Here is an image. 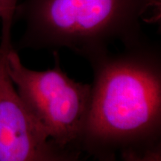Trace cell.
Masks as SVG:
<instances>
[{"instance_id":"8","label":"cell","mask_w":161,"mask_h":161,"mask_svg":"<svg viewBox=\"0 0 161 161\" xmlns=\"http://www.w3.org/2000/svg\"><path fill=\"white\" fill-rule=\"evenodd\" d=\"M155 3L159 8H161V0H155Z\"/></svg>"},{"instance_id":"7","label":"cell","mask_w":161,"mask_h":161,"mask_svg":"<svg viewBox=\"0 0 161 161\" xmlns=\"http://www.w3.org/2000/svg\"><path fill=\"white\" fill-rule=\"evenodd\" d=\"M3 12V3L2 0H0V17H1L2 14Z\"/></svg>"},{"instance_id":"4","label":"cell","mask_w":161,"mask_h":161,"mask_svg":"<svg viewBox=\"0 0 161 161\" xmlns=\"http://www.w3.org/2000/svg\"><path fill=\"white\" fill-rule=\"evenodd\" d=\"M0 40V161H44L53 143L20 98L7 72L14 12L4 11Z\"/></svg>"},{"instance_id":"5","label":"cell","mask_w":161,"mask_h":161,"mask_svg":"<svg viewBox=\"0 0 161 161\" xmlns=\"http://www.w3.org/2000/svg\"><path fill=\"white\" fill-rule=\"evenodd\" d=\"M123 161H161L160 144L143 149H127L122 152Z\"/></svg>"},{"instance_id":"6","label":"cell","mask_w":161,"mask_h":161,"mask_svg":"<svg viewBox=\"0 0 161 161\" xmlns=\"http://www.w3.org/2000/svg\"><path fill=\"white\" fill-rule=\"evenodd\" d=\"M64 148H60L53 144L52 150L50 151L49 154H48L47 158L44 161H80L75 157L69 155L67 153L64 152ZM102 161H114L111 158L104 159Z\"/></svg>"},{"instance_id":"1","label":"cell","mask_w":161,"mask_h":161,"mask_svg":"<svg viewBox=\"0 0 161 161\" xmlns=\"http://www.w3.org/2000/svg\"><path fill=\"white\" fill-rule=\"evenodd\" d=\"M93 71L89 111L80 143L110 158L117 150L160 144L161 53L146 38L89 60Z\"/></svg>"},{"instance_id":"3","label":"cell","mask_w":161,"mask_h":161,"mask_svg":"<svg viewBox=\"0 0 161 161\" xmlns=\"http://www.w3.org/2000/svg\"><path fill=\"white\" fill-rule=\"evenodd\" d=\"M55 66L37 71L22 63L14 47L7 58V72L20 98L48 138L65 148L79 142L89 111L91 84L76 81L62 69L58 52Z\"/></svg>"},{"instance_id":"2","label":"cell","mask_w":161,"mask_h":161,"mask_svg":"<svg viewBox=\"0 0 161 161\" xmlns=\"http://www.w3.org/2000/svg\"><path fill=\"white\" fill-rule=\"evenodd\" d=\"M155 0H23L15 18L25 23L21 48L67 49L88 60L109 50L144 39L141 20Z\"/></svg>"}]
</instances>
